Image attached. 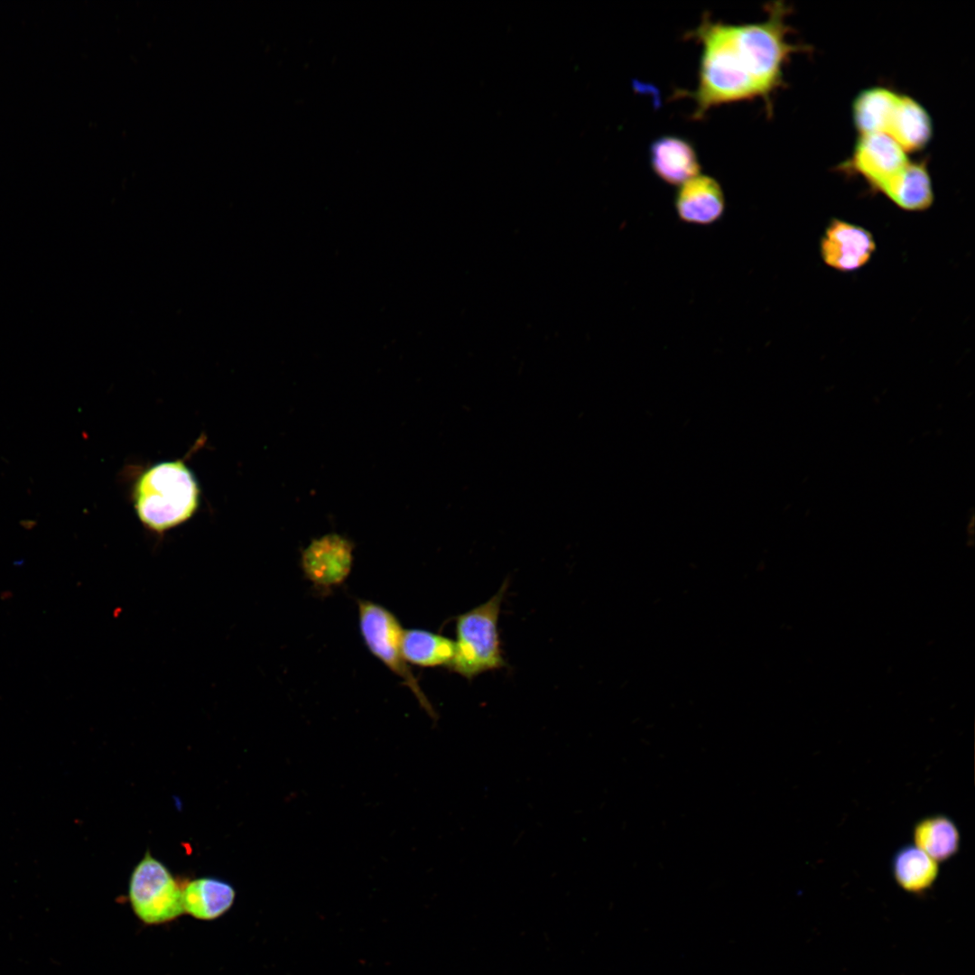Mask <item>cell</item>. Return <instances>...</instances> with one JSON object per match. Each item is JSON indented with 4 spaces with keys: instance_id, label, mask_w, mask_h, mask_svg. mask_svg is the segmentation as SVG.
Masks as SVG:
<instances>
[{
    "instance_id": "7c38bea8",
    "label": "cell",
    "mask_w": 975,
    "mask_h": 975,
    "mask_svg": "<svg viewBox=\"0 0 975 975\" xmlns=\"http://www.w3.org/2000/svg\"><path fill=\"white\" fill-rule=\"evenodd\" d=\"M880 193L907 211H923L933 202V190L926 161H911L881 190Z\"/></svg>"
},
{
    "instance_id": "277c9868",
    "label": "cell",
    "mask_w": 975,
    "mask_h": 975,
    "mask_svg": "<svg viewBox=\"0 0 975 975\" xmlns=\"http://www.w3.org/2000/svg\"><path fill=\"white\" fill-rule=\"evenodd\" d=\"M358 607L359 628L368 650L403 680L429 717L437 720L434 708L403 657L401 638L404 629L397 618L385 607L370 600L359 599Z\"/></svg>"
},
{
    "instance_id": "8992f818",
    "label": "cell",
    "mask_w": 975,
    "mask_h": 975,
    "mask_svg": "<svg viewBox=\"0 0 975 975\" xmlns=\"http://www.w3.org/2000/svg\"><path fill=\"white\" fill-rule=\"evenodd\" d=\"M908 162L907 153L890 136L871 134L858 136L850 156L839 169L859 176L880 192Z\"/></svg>"
},
{
    "instance_id": "5bb4252c",
    "label": "cell",
    "mask_w": 975,
    "mask_h": 975,
    "mask_svg": "<svg viewBox=\"0 0 975 975\" xmlns=\"http://www.w3.org/2000/svg\"><path fill=\"white\" fill-rule=\"evenodd\" d=\"M236 892L226 881L215 878H199L182 888L184 911L200 920H213L233 905Z\"/></svg>"
},
{
    "instance_id": "2e32d148",
    "label": "cell",
    "mask_w": 975,
    "mask_h": 975,
    "mask_svg": "<svg viewBox=\"0 0 975 975\" xmlns=\"http://www.w3.org/2000/svg\"><path fill=\"white\" fill-rule=\"evenodd\" d=\"M891 871L904 890L919 894L932 887L939 873V863L914 844L898 848L891 859Z\"/></svg>"
},
{
    "instance_id": "7a4b0ae2",
    "label": "cell",
    "mask_w": 975,
    "mask_h": 975,
    "mask_svg": "<svg viewBox=\"0 0 975 975\" xmlns=\"http://www.w3.org/2000/svg\"><path fill=\"white\" fill-rule=\"evenodd\" d=\"M200 487L181 460L156 463L137 478L134 506L140 522L162 534L189 520L200 504Z\"/></svg>"
},
{
    "instance_id": "30bf717a",
    "label": "cell",
    "mask_w": 975,
    "mask_h": 975,
    "mask_svg": "<svg viewBox=\"0 0 975 975\" xmlns=\"http://www.w3.org/2000/svg\"><path fill=\"white\" fill-rule=\"evenodd\" d=\"M650 166L659 180L679 186L700 174L701 164L693 144L677 135H663L649 148Z\"/></svg>"
},
{
    "instance_id": "4fadbf2b",
    "label": "cell",
    "mask_w": 975,
    "mask_h": 975,
    "mask_svg": "<svg viewBox=\"0 0 975 975\" xmlns=\"http://www.w3.org/2000/svg\"><path fill=\"white\" fill-rule=\"evenodd\" d=\"M913 844L938 863L952 859L961 849V836L956 822L937 813L919 819L912 829Z\"/></svg>"
},
{
    "instance_id": "5b68a950",
    "label": "cell",
    "mask_w": 975,
    "mask_h": 975,
    "mask_svg": "<svg viewBox=\"0 0 975 975\" xmlns=\"http://www.w3.org/2000/svg\"><path fill=\"white\" fill-rule=\"evenodd\" d=\"M128 896L134 913L146 924L167 923L185 912L180 884L148 851L131 874Z\"/></svg>"
},
{
    "instance_id": "9a60e30c",
    "label": "cell",
    "mask_w": 975,
    "mask_h": 975,
    "mask_svg": "<svg viewBox=\"0 0 975 975\" xmlns=\"http://www.w3.org/2000/svg\"><path fill=\"white\" fill-rule=\"evenodd\" d=\"M899 92L875 86L861 90L852 102V121L859 135L886 134Z\"/></svg>"
},
{
    "instance_id": "e0dca14e",
    "label": "cell",
    "mask_w": 975,
    "mask_h": 975,
    "mask_svg": "<svg viewBox=\"0 0 975 975\" xmlns=\"http://www.w3.org/2000/svg\"><path fill=\"white\" fill-rule=\"evenodd\" d=\"M401 651L407 664L421 667H449L454 656L455 643L427 630L404 629Z\"/></svg>"
},
{
    "instance_id": "6da1fadb",
    "label": "cell",
    "mask_w": 975,
    "mask_h": 975,
    "mask_svg": "<svg viewBox=\"0 0 975 975\" xmlns=\"http://www.w3.org/2000/svg\"><path fill=\"white\" fill-rule=\"evenodd\" d=\"M764 9L763 21L737 24L713 20L705 12L700 23L684 34L701 47L697 85L693 90L675 89L673 98L694 102L693 120H702L713 107L757 98L767 116H772L773 97L786 85L787 63L809 47L790 38V6L776 1Z\"/></svg>"
},
{
    "instance_id": "9c48e42d",
    "label": "cell",
    "mask_w": 975,
    "mask_h": 975,
    "mask_svg": "<svg viewBox=\"0 0 975 975\" xmlns=\"http://www.w3.org/2000/svg\"><path fill=\"white\" fill-rule=\"evenodd\" d=\"M673 205L682 222L710 226L724 216L726 199L715 178L700 173L678 186Z\"/></svg>"
},
{
    "instance_id": "ba28073f",
    "label": "cell",
    "mask_w": 975,
    "mask_h": 975,
    "mask_svg": "<svg viewBox=\"0 0 975 975\" xmlns=\"http://www.w3.org/2000/svg\"><path fill=\"white\" fill-rule=\"evenodd\" d=\"M876 249L872 234L864 228L833 218L826 227L820 243L823 262L840 272L864 266Z\"/></svg>"
},
{
    "instance_id": "52a82bcc",
    "label": "cell",
    "mask_w": 975,
    "mask_h": 975,
    "mask_svg": "<svg viewBox=\"0 0 975 975\" xmlns=\"http://www.w3.org/2000/svg\"><path fill=\"white\" fill-rule=\"evenodd\" d=\"M353 551L352 542L339 534L313 539L302 553L304 576L320 589L340 585L351 571Z\"/></svg>"
},
{
    "instance_id": "3957f363",
    "label": "cell",
    "mask_w": 975,
    "mask_h": 975,
    "mask_svg": "<svg viewBox=\"0 0 975 975\" xmlns=\"http://www.w3.org/2000/svg\"><path fill=\"white\" fill-rule=\"evenodd\" d=\"M507 587L508 580L488 601L456 618L455 652L449 666L452 672L471 680L506 665L501 648L498 618Z\"/></svg>"
},
{
    "instance_id": "8fae6325",
    "label": "cell",
    "mask_w": 975,
    "mask_h": 975,
    "mask_svg": "<svg viewBox=\"0 0 975 975\" xmlns=\"http://www.w3.org/2000/svg\"><path fill=\"white\" fill-rule=\"evenodd\" d=\"M933 132L928 111L912 97L900 93L886 135L908 153L923 150L930 143Z\"/></svg>"
}]
</instances>
